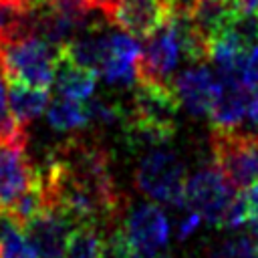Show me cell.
<instances>
[{"mask_svg": "<svg viewBox=\"0 0 258 258\" xmlns=\"http://www.w3.org/2000/svg\"><path fill=\"white\" fill-rule=\"evenodd\" d=\"M208 258H258L254 234H234L210 250Z\"/></svg>", "mask_w": 258, "mask_h": 258, "instance_id": "17", "label": "cell"}, {"mask_svg": "<svg viewBox=\"0 0 258 258\" xmlns=\"http://www.w3.org/2000/svg\"><path fill=\"white\" fill-rule=\"evenodd\" d=\"M46 121L56 131H73L89 123L85 101L58 95L46 109Z\"/></svg>", "mask_w": 258, "mask_h": 258, "instance_id": "16", "label": "cell"}, {"mask_svg": "<svg viewBox=\"0 0 258 258\" xmlns=\"http://www.w3.org/2000/svg\"><path fill=\"white\" fill-rule=\"evenodd\" d=\"M240 10H244L240 0H194L187 16L206 42H210L240 14Z\"/></svg>", "mask_w": 258, "mask_h": 258, "instance_id": "12", "label": "cell"}, {"mask_svg": "<svg viewBox=\"0 0 258 258\" xmlns=\"http://www.w3.org/2000/svg\"><path fill=\"white\" fill-rule=\"evenodd\" d=\"M169 220L155 204H139L119 214L109 232L113 258H171Z\"/></svg>", "mask_w": 258, "mask_h": 258, "instance_id": "1", "label": "cell"}, {"mask_svg": "<svg viewBox=\"0 0 258 258\" xmlns=\"http://www.w3.org/2000/svg\"><path fill=\"white\" fill-rule=\"evenodd\" d=\"M58 52L60 46H54L36 34H24L20 38L0 42V56L8 79L42 89H48L54 83Z\"/></svg>", "mask_w": 258, "mask_h": 258, "instance_id": "2", "label": "cell"}, {"mask_svg": "<svg viewBox=\"0 0 258 258\" xmlns=\"http://www.w3.org/2000/svg\"><path fill=\"white\" fill-rule=\"evenodd\" d=\"M204 220H202V216L198 214V212H189L185 218H181L179 220V224H177V238L179 240H185L187 236H191L198 228H200V224H202Z\"/></svg>", "mask_w": 258, "mask_h": 258, "instance_id": "20", "label": "cell"}, {"mask_svg": "<svg viewBox=\"0 0 258 258\" xmlns=\"http://www.w3.org/2000/svg\"><path fill=\"white\" fill-rule=\"evenodd\" d=\"M109 252V240L103 226L93 222L75 224L67 236L62 258H105Z\"/></svg>", "mask_w": 258, "mask_h": 258, "instance_id": "15", "label": "cell"}, {"mask_svg": "<svg viewBox=\"0 0 258 258\" xmlns=\"http://www.w3.org/2000/svg\"><path fill=\"white\" fill-rule=\"evenodd\" d=\"M185 181L183 163L163 145L151 147L135 167L137 189L159 204L185 206Z\"/></svg>", "mask_w": 258, "mask_h": 258, "instance_id": "3", "label": "cell"}, {"mask_svg": "<svg viewBox=\"0 0 258 258\" xmlns=\"http://www.w3.org/2000/svg\"><path fill=\"white\" fill-rule=\"evenodd\" d=\"M234 198V185L226 179L216 163L196 171L185 181V206L198 212L210 226L222 228L224 216Z\"/></svg>", "mask_w": 258, "mask_h": 258, "instance_id": "6", "label": "cell"}, {"mask_svg": "<svg viewBox=\"0 0 258 258\" xmlns=\"http://www.w3.org/2000/svg\"><path fill=\"white\" fill-rule=\"evenodd\" d=\"M133 109L125 115V123L143 125L155 129L171 139L175 131V117L179 111V99L173 85L155 83V81H137L133 93Z\"/></svg>", "mask_w": 258, "mask_h": 258, "instance_id": "5", "label": "cell"}, {"mask_svg": "<svg viewBox=\"0 0 258 258\" xmlns=\"http://www.w3.org/2000/svg\"><path fill=\"white\" fill-rule=\"evenodd\" d=\"M244 200H246V208H248V222L258 218V181L252 183L250 187H246V194H244Z\"/></svg>", "mask_w": 258, "mask_h": 258, "instance_id": "21", "label": "cell"}, {"mask_svg": "<svg viewBox=\"0 0 258 258\" xmlns=\"http://www.w3.org/2000/svg\"><path fill=\"white\" fill-rule=\"evenodd\" d=\"M38 177L26 155V137L0 139V212H4Z\"/></svg>", "mask_w": 258, "mask_h": 258, "instance_id": "8", "label": "cell"}, {"mask_svg": "<svg viewBox=\"0 0 258 258\" xmlns=\"http://www.w3.org/2000/svg\"><path fill=\"white\" fill-rule=\"evenodd\" d=\"M171 12H187L194 0H163Z\"/></svg>", "mask_w": 258, "mask_h": 258, "instance_id": "23", "label": "cell"}, {"mask_svg": "<svg viewBox=\"0 0 258 258\" xmlns=\"http://www.w3.org/2000/svg\"><path fill=\"white\" fill-rule=\"evenodd\" d=\"M73 228L75 222L64 212L46 206L32 220H28L22 230L32 242L38 258H62L67 236Z\"/></svg>", "mask_w": 258, "mask_h": 258, "instance_id": "10", "label": "cell"}, {"mask_svg": "<svg viewBox=\"0 0 258 258\" xmlns=\"http://www.w3.org/2000/svg\"><path fill=\"white\" fill-rule=\"evenodd\" d=\"M8 103L16 123L20 127H26L48 107V89L8 79Z\"/></svg>", "mask_w": 258, "mask_h": 258, "instance_id": "14", "label": "cell"}, {"mask_svg": "<svg viewBox=\"0 0 258 258\" xmlns=\"http://www.w3.org/2000/svg\"><path fill=\"white\" fill-rule=\"evenodd\" d=\"M169 14L171 10L163 0H117L107 20L119 30L145 40L169 18Z\"/></svg>", "mask_w": 258, "mask_h": 258, "instance_id": "9", "label": "cell"}, {"mask_svg": "<svg viewBox=\"0 0 258 258\" xmlns=\"http://www.w3.org/2000/svg\"><path fill=\"white\" fill-rule=\"evenodd\" d=\"M95 85H97V71L75 62L67 54L64 46H60L56 69H54V87H56V93L62 95V97L87 101L89 97H93Z\"/></svg>", "mask_w": 258, "mask_h": 258, "instance_id": "13", "label": "cell"}, {"mask_svg": "<svg viewBox=\"0 0 258 258\" xmlns=\"http://www.w3.org/2000/svg\"><path fill=\"white\" fill-rule=\"evenodd\" d=\"M24 127H20L10 111L8 103V75L0 56V139H22Z\"/></svg>", "mask_w": 258, "mask_h": 258, "instance_id": "18", "label": "cell"}, {"mask_svg": "<svg viewBox=\"0 0 258 258\" xmlns=\"http://www.w3.org/2000/svg\"><path fill=\"white\" fill-rule=\"evenodd\" d=\"M85 105H87L89 121L111 125V123H117L121 117H125L123 109L117 103H111V101H105V99H93V97H89L85 101Z\"/></svg>", "mask_w": 258, "mask_h": 258, "instance_id": "19", "label": "cell"}, {"mask_svg": "<svg viewBox=\"0 0 258 258\" xmlns=\"http://www.w3.org/2000/svg\"><path fill=\"white\" fill-rule=\"evenodd\" d=\"M171 83L179 99V105L191 117L210 115V109L218 93V79L204 62L179 73Z\"/></svg>", "mask_w": 258, "mask_h": 258, "instance_id": "11", "label": "cell"}, {"mask_svg": "<svg viewBox=\"0 0 258 258\" xmlns=\"http://www.w3.org/2000/svg\"><path fill=\"white\" fill-rule=\"evenodd\" d=\"M85 2H87V6H89V8H93V10L101 12V14L107 18V14L111 12V8L115 6V2H117V0H85Z\"/></svg>", "mask_w": 258, "mask_h": 258, "instance_id": "22", "label": "cell"}, {"mask_svg": "<svg viewBox=\"0 0 258 258\" xmlns=\"http://www.w3.org/2000/svg\"><path fill=\"white\" fill-rule=\"evenodd\" d=\"M212 153L236 191L258 181V131L212 129Z\"/></svg>", "mask_w": 258, "mask_h": 258, "instance_id": "4", "label": "cell"}, {"mask_svg": "<svg viewBox=\"0 0 258 258\" xmlns=\"http://www.w3.org/2000/svg\"><path fill=\"white\" fill-rule=\"evenodd\" d=\"M244 10H258V0H240Z\"/></svg>", "mask_w": 258, "mask_h": 258, "instance_id": "24", "label": "cell"}, {"mask_svg": "<svg viewBox=\"0 0 258 258\" xmlns=\"http://www.w3.org/2000/svg\"><path fill=\"white\" fill-rule=\"evenodd\" d=\"M181 46L171 22V16L145 38V46L141 48L139 58V81H155L173 85V71L179 62Z\"/></svg>", "mask_w": 258, "mask_h": 258, "instance_id": "7", "label": "cell"}]
</instances>
